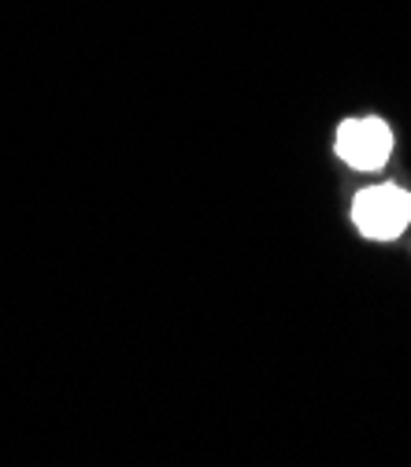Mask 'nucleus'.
<instances>
[{
  "label": "nucleus",
  "mask_w": 411,
  "mask_h": 467,
  "mask_svg": "<svg viewBox=\"0 0 411 467\" xmlns=\"http://www.w3.org/2000/svg\"><path fill=\"white\" fill-rule=\"evenodd\" d=\"M337 156L356 167V171H382L393 156V130L378 115H364V119H344L337 127V141H334Z\"/></svg>",
  "instance_id": "2"
},
{
  "label": "nucleus",
  "mask_w": 411,
  "mask_h": 467,
  "mask_svg": "<svg viewBox=\"0 0 411 467\" xmlns=\"http://www.w3.org/2000/svg\"><path fill=\"white\" fill-rule=\"evenodd\" d=\"M352 223L371 242H393L411 223V193L393 182L367 186L352 201Z\"/></svg>",
  "instance_id": "1"
}]
</instances>
